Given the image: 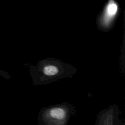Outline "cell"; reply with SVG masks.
Wrapping results in <instances>:
<instances>
[{
	"label": "cell",
	"mask_w": 125,
	"mask_h": 125,
	"mask_svg": "<svg viewBox=\"0 0 125 125\" xmlns=\"http://www.w3.org/2000/svg\"><path fill=\"white\" fill-rule=\"evenodd\" d=\"M118 7L114 1H110L107 5L105 14L104 18V23H106L109 22L111 18H112L116 13L117 11Z\"/></svg>",
	"instance_id": "1"
},
{
	"label": "cell",
	"mask_w": 125,
	"mask_h": 125,
	"mask_svg": "<svg viewBox=\"0 0 125 125\" xmlns=\"http://www.w3.org/2000/svg\"><path fill=\"white\" fill-rule=\"evenodd\" d=\"M50 116L55 119H61L65 116L64 111L60 108H55L51 109L50 111Z\"/></svg>",
	"instance_id": "2"
},
{
	"label": "cell",
	"mask_w": 125,
	"mask_h": 125,
	"mask_svg": "<svg viewBox=\"0 0 125 125\" xmlns=\"http://www.w3.org/2000/svg\"><path fill=\"white\" fill-rule=\"evenodd\" d=\"M43 72L46 75H54L58 72V68L53 65H48L44 68Z\"/></svg>",
	"instance_id": "3"
}]
</instances>
